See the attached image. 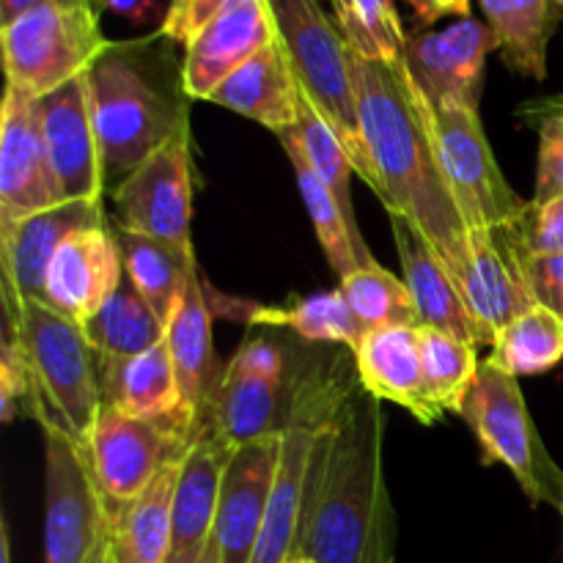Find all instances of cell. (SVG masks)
I'll list each match as a JSON object with an SVG mask.
<instances>
[{"instance_id":"f1b7e54d","label":"cell","mask_w":563,"mask_h":563,"mask_svg":"<svg viewBox=\"0 0 563 563\" xmlns=\"http://www.w3.org/2000/svg\"><path fill=\"white\" fill-rule=\"evenodd\" d=\"M498 53L517 75L544 80L548 47L559 25V0H482Z\"/></svg>"},{"instance_id":"cb8c5ba5","label":"cell","mask_w":563,"mask_h":563,"mask_svg":"<svg viewBox=\"0 0 563 563\" xmlns=\"http://www.w3.org/2000/svg\"><path fill=\"white\" fill-rule=\"evenodd\" d=\"M390 231H394L396 251H399L401 269H405V284L416 300L418 317H421V328L443 330V333L467 341L476 350L484 346L482 330L438 253L399 214H390Z\"/></svg>"},{"instance_id":"484cf974","label":"cell","mask_w":563,"mask_h":563,"mask_svg":"<svg viewBox=\"0 0 563 563\" xmlns=\"http://www.w3.org/2000/svg\"><path fill=\"white\" fill-rule=\"evenodd\" d=\"M165 346H168L185 405L201 418L220 379V372H214L212 308L203 289L201 269L192 275L185 295L165 322Z\"/></svg>"},{"instance_id":"30bf717a","label":"cell","mask_w":563,"mask_h":563,"mask_svg":"<svg viewBox=\"0 0 563 563\" xmlns=\"http://www.w3.org/2000/svg\"><path fill=\"white\" fill-rule=\"evenodd\" d=\"M110 537V509L86 449L44 434V563H97Z\"/></svg>"},{"instance_id":"ffe728a7","label":"cell","mask_w":563,"mask_h":563,"mask_svg":"<svg viewBox=\"0 0 563 563\" xmlns=\"http://www.w3.org/2000/svg\"><path fill=\"white\" fill-rule=\"evenodd\" d=\"M124 280L113 225L82 229L66 236L44 275V302L75 322H86Z\"/></svg>"},{"instance_id":"5bb4252c","label":"cell","mask_w":563,"mask_h":563,"mask_svg":"<svg viewBox=\"0 0 563 563\" xmlns=\"http://www.w3.org/2000/svg\"><path fill=\"white\" fill-rule=\"evenodd\" d=\"M284 432L240 445L220 487L218 511L201 563H251L278 473Z\"/></svg>"},{"instance_id":"8d00e7d4","label":"cell","mask_w":563,"mask_h":563,"mask_svg":"<svg viewBox=\"0 0 563 563\" xmlns=\"http://www.w3.org/2000/svg\"><path fill=\"white\" fill-rule=\"evenodd\" d=\"M295 135L297 146L306 154V159L311 163V168L317 170L319 179L328 185V190L333 192L335 201H339L341 212H344L346 223H350L352 234L357 242H363L361 229H357L355 218V201H352V174H355V165H352L350 154H346L344 143L335 135L333 126L319 115V110L302 97L300 104V121H297L295 130H289Z\"/></svg>"},{"instance_id":"1f68e13d","label":"cell","mask_w":563,"mask_h":563,"mask_svg":"<svg viewBox=\"0 0 563 563\" xmlns=\"http://www.w3.org/2000/svg\"><path fill=\"white\" fill-rule=\"evenodd\" d=\"M247 324H253V328H284L300 335L302 341L341 344L350 352H355L366 335V328L357 322L350 302L344 300L339 289L300 297L291 306H256L247 311Z\"/></svg>"},{"instance_id":"8fae6325","label":"cell","mask_w":563,"mask_h":563,"mask_svg":"<svg viewBox=\"0 0 563 563\" xmlns=\"http://www.w3.org/2000/svg\"><path fill=\"white\" fill-rule=\"evenodd\" d=\"M440 163L467 231L515 223L528 207L506 181L484 132L478 108L462 102L429 104Z\"/></svg>"},{"instance_id":"83f0119b","label":"cell","mask_w":563,"mask_h":563,"mask_svg":"<svg viewBox=\"0 0 563 563\" xmlns=\"http://www.w3.org/2000/svg\"><path fill=\"white\" fill-rule=\"evenodd\" d=\"M113 236L119 242L124 275L130 278V284L159 313V319L168 322L176 302L185 295L187 284L198 273L196 247L176 245V242L168 240H154V236L130 234V231H121L115 225Z\"/></svg>"},{"instance_id":"d6986e66","label":"cell","mask_w":563,"mask_h":563,"mask_svg":"<svg viewBox=\"0 0 563 563\" xmlns=\"http://www.w3.org/2000/svg\"><path fill=\"white\" fill-rule=\"evenodd\" d=\"M498 49L493 27L473 16L456 20L443 31H423L407 42V69L429 104L462 102L478 108L484 71Z\"/></svg>"},{"instance_id":"ac0fdd59","label":"cell","mask_w":563,"mask_h":563,"mask_svg":"<svg viewBox=\"0 0 563 563\" xmlns=\"http://www.w3.org/2000/svg\"><path fill=\"white\" fill-rule=\"evenodd\" d=\"M38 124L64 201H93L108 192L91 110V77L80 75L36 99Z\"/></svg>"},{"instance_id":"ab89813d","label":"cell","mask_w":563,"mask_h":563,"mask_svg":"<svg viewBox=\"0 0 563 563\" xmlns=\"http://www.w3.org/2000/svg\"><path fill=\"white\" fill-rule=\"evenodd\" d=\"M0 416L5 423L16 416L27 418V379L22 368L20 350L11 330L3 328V344H0Z\"/></svg>"},{"instance_id":"9c48e42d","label":"cell","mask_w":563,"mask_h":563,"mask_svg":"<svg viewBox=\"0 0 563 563\" xmlns=\"http://www.w3.org/2000/svg\"><path fill=\"white\" fill-rule=\"evenodd\" d=\"M198 429L201 421L132 418L102 405L86 454L110 509L141 498L170 462L190 451Z\"/></svg>"},{"instance_id":"603a6c76","label":"cell","mask_w":563,"mask_h":563,"mask_svg":"<svg viewBox=\"0 0 563 563\" xmlns=\"http://www.w3.org/2000/svg\"><path fill=\"white\" fill-rule=\"evenodd\" d=\"M209 102L258 121L275 135L295 130L300 121L302 93L278 36L273 44L258 49L251 60H245L240 69L231 71L214 88Z\"/></svg>"},{"instance_id":"4dcf8cb0","label":"cell","mask_w":563,"mask_h":563,"mask_svg":"<svg viewBox=\"0 0 563 563\" xmlns=\"http://www.w3.org/2000/svg\"><path fill=\"white\" fill-rule=\"evenodd\" d=\"M278 141L280 146H284L286 157H289L291 168H295L302 203H306L308 214H311L317 240L319 245H322L333 273L339 275V278H344V275H350L355 267H366V264L377 262V258L372 256V251L366 247V242L355 240L344 212H341L339 201H335L333 192L328 190V185L319 179L317 170L311 168L306 154L297 146L295 135H291V132H284V135H278Z\"/></svg>"},{"instance_id":"f6af8a7d","label":"cell","mask_w":563,"mask_h":563,"mask_svg":"<svg viewBox=\"0 0 563 563\" xmlns=\"http://www.w3.org/2000/svg\"><path fill=\"white\" fill-rule=\"evenodd\" d=\"M454 14L460 20L471 16V0H445V16Z\"/></svg>"},{"instance_id":"7402d4cb","label":"cell","mask_w":563,"mask_h":563,"mask_svg":"<svg viewBox=\"0 0 563 563\" xmlns=\"http://www.w3.org/2000/svg\"><path fill=\"white\" fill-rule=\"evenodd\" d=\"M352 357L363 388L379 401H394L427 427L443 421V416L429 401L427 383H423L421 328L390 324V328L368 330Z\"/></svg>"},{"instance_id":"ee69618b","label":"cell","mask_w":563,"mask_h":563,"mask_svg":"<svg viewBox=\"0 0 563 563\" xmlns=\"http://www.w3.org/2000/svg\"><path fill=\"white\" fill-rule=\"evenodd\" d=\"M42 3H53V0H0V25L16 20L20 14H25V11L36 9Z\"/></svg>"},{"instance_id":"e575fe53","label":"cell","mask_w":563,"mask_h":563,"mask_svg":"<svg viewBox=\"0 0 563 563\" xmlns=\"http://www.w3.org/2000/svg\"><path fill=\"white\" fill-rule=\"evenodd\" d=\"M421 361L423 383H427L429 401L440 416L456 412L460 416L467 394L478 374L476 346L456 335L434 328H421Z\"/></svg>"},{"instance_id":"681fc988","label":"cell","mask_w":563,"mask_h":563,"mask_svg":"<svg viewBox=\"0 0 563 563\" xmlns=\"http://www.w3.org/2000/svg\"><path fill=\"white\" fill-rule=\"evenodd\" d=\"M559 5H561V11H563V0H559Z\"/></svg>"},{"instance_id":"c3c4849f","label":"cell","mask_w":563,"mask_h":563,"mask_svg":"<svg viewBox=\"0 0 563 563\" xmlns=\"http://www.w3.org/2000/svg\"><path fill=\"white\" fill-rule=\"evenodd\" d=\"M108 539H110V537H108ZM102 555H104V550H102ZM102 555H99V561H102ZM99 561H97V563H99Z\"/></svg>"},{"instance_id":"2e32d148","label":"cell","mask_w":563,"mask_h":563,"mask_svg":"<svg viewBox=\"0 0 563 563\" xmlns=\"http://www.w3.org/2000/svg\"><path fill=\"white\" fill-rule=\"evenodd\" d=\"M456 286L482 330L484 346H493L506 324L539 306L515 223L471 231V256Z\"/></svg>"},{"instance_id":"7a4b0ae2","label":"cell","mask_w":563,"mask_h":563,"mask_svg":"<svg viewBox=\"0 0 563 563\" xmlns=\"http://www.w3.org/2000/svg\"><path fill=\"white\" fill-rule=\"evenodd\" d=\"M361 130L379 176V201L438 253L454 284L471 256V231L454 201L427 97L405 64L352 55Z\"/></svg>"},{"instance_id":"836d02e7","label":"cell","mask_w":563,"mask_h":563,"mask_svg":"<svg viewBox=\"0 0 563 563\" xmlns=\"http://www.w3.org/2000/svg\"><path fill=\"white\" fill-rule=\"evenodd\" d=\"M335 25L355 58L405 64L407 42L394 0H330Z\"/></svg>"},{"instance_id":"7dc6e473","label":"cell","mask_w":563,"mask_h":563,"mask_svg":"<svg viewBox=\"0 0 563 563\" xmlns=\"http://www.w3.org/2000/svg\"><path fill=\"white\" fill-rule=\"evenodd\" d=\"M99 563H113V559H110V539H108V548H104L102 561H99Z\"/></svg>"},{"instance_id":"5b68a950","label":"cell","mask_w":563,"mask_h":563,"mask_svg":"<svg viewBox=\"0 0 563 563\" xmlns=\"http://www.w3.org/2000/svg\"><path fill=\"white\" fill-rule=\"evenodd\" d=\"M269 9L300 93L333 126L355 174L379 196V176L361 130L352 53L339 25L324 14L319 0H269Z\"/></svg>"},{"instance_id":"6da1fadb","label":"cell","mask_w":563,"mask_h":563,"mask_svg":"<svg viewBox=\"0 0 563 563\" xmlns=\"http://www.w3.org/2000/svg\"><path fill=\"white\" fill-rule=\"evenodd\" d=\"M396 515L383 473V410L357 368L339 363L306 473L295 555L394 563Z\"/></svg>"},{"instance_id":"d590c367","label":"cell","mask_w":563,"mask_h":563,"mask_svg":"<svg viewBox=\"0 0 563 563\" xmlns=\"http://www.w3.org/2000/svg\"><path fill=\"white\" fill-rule=\"evenodd\" d=\"M339 291L350 302L357 322L368 330L390 328V324H412L421 328L416 300L407 289L405 278H396L383 264L355 267L350 275L339 278Z\"/></svg>"},{"instance_id":"d4e9b609","label":"cell","mask_w":563,"mask_h":563,"mask_svg":"<svg viewBox=\"0 0 563 563\" xmlns=\"http://www.w3.org/2000/svg\"><path fill=\"white\" fill-rule=\"evenodd\" d=\"M99 383H102V405L132 418H185L201 421L185 405L168 346L159 341L152 350L124 361H99Z\"/></svg>"},{"instance_id":"44dd1931","label":"cell","mask_w":563,"mask_h":563,"mask_svg":"<svg viewBox=\"0 0 563 563\" xmlns=\"http://www.w3.org/2000/svg\"><path fill=\"white\" fill-rule=\"evenodd\" d=\"M231 454H234V445L201 421V429L181 460L179 476H176L174 506H170L174 539H170L168 561L201 563Z\"/></svg>"},{"instance_id":"f546056e","label":"cell","mask_w":563,"mask_h":563,"mask_svg":"<svg viewBox=\"0 0 563 563\" xmlns=\"http://www.w3.org/2000/svg\"><path fill=\"white\" fill-rule=\"evenodd\" d=\"M97 361H124L165 341V322L124 275L119 289L82 322Z\"/></svg>"},{"instance_id":"d6a6232c","label":"cell","mask_w":563,"mask_h":563,"mask_svg":"<svg viewBox=\"0 0 563 563\" xmlns=\"http://www.w3.org/2000/svg\"><path fill=\"white\" fill-rule=\"evenodd\" d=\"M489 361L511 377H537L563 361V319L544 306H533L506 324L489 346Z\"/></svg>"},{"instance_id":"7bdbcfd3","label":"cell","mask_w":563,"mask_h":563,"mask_svg":"<svg viewBox=\"0 0 563 563\" xmlns=\"http://www.w3.org/2000/svg\"><path fill=\"white\" fill-rule=\"evenodd\" d=\"M416 11V20L421 25H432L440 16H445V0H407Z\"/></svg>"},{"instance_id":"277c9868","label":"cell","mask_w":563,"mask_h":563,"mask_svg":"<svg viewBox=\"0 0 563 563\" xmlns=\"http://www.w3.org/2000/svg\"><path fill=\"white\" fill-rule=\"evenodd\" d=\"M16 339L27 379V418L44 434H64L88 449L102 412L99 361L88 344L82 324L64 317L47 302L25 300L14 324H5Z\"/></svg>"},{"instance_id":"7c38bea8","label":"cell","mask_w":563,"mask_h":563,"mask_svg":"<svg viewBox=\"0 0 563 563\" xmlns=\"http://www.w3.org/2000/svg\"><path fill=\"white\" fill-rule=\"evenodd\" d=\"M286 372L284 350L267 335H251L220 372L201 421L234 449L284 432L280 394L289 385Z\"/></svg>"},{"instance_id":"3957f363","label":"cell","mask_w":563,"mask_h":563,"mask_svg":"<svg viewBox=\"0 0 563 563\" xmlns=\"http://www.w3.org/2000/svg\"><path fill=\"white\" fill-rule=\"evenodd\" d=\"M174 42L154 33L113 47L91 66V110L110 192L146 163L176 132L190 126V97L181 64L170 60Z\"/></svg>"},{"instance_id":"74e56055","label":"cell","mask_w":563,"mask_h":563,"mask_svg":"<svg viewBox=\"0 0 563 563\" xmlns=\"http://www.w3.org/2000/svg\"><path fill=\"white\" fill-rule=\"evenodd\" d=\"M515 231L528 256H563V196L531 198L515 220Z\"/></svg>"},{"instance_id":"52a82bcc","label":"cell","mask_w":563,"mask_h":563,"mask_svg":"<svg viewBox=\"0 0 563 563\" xmlns=\"http://www.w3.org/2000/svg\"><path fill=\"white\" fill-rule=\"evenodd\" d=\"M460 416L482 445L484 465H504L533 506L550 504L563 515V471L533 423L517 377L484 357Z\"/></svg>"},{"instance_id":"9a60e30c","label":"cell","mask_w":563,"mask_h":563,"mask_svg":"<svg viewBox=\"0 0 563 563\" xmlns=\"http://www.w3.org/2000/svg\"><path fill=\"white\" fill-rule=\"evenodd\" d=\"M58 203H64V192L49 163L36 99L5 86L0 108V231H11Z\"/></svg>"},{"instance_id":"e0dca14e","label":"cell","mask_w":563,"mask_h":563,"mask_svg":"<svg viewBox=\"0 0 563 563\" xmlns=\"http://www.w3.org/2000/svg\"><path fill=\"white\" fill-rule=\"evenodd\" d=\"M102 198L64 201L31 214L11 231H0V267H3L5 324H14L25 300L44 302V275L55 251L69 234L108 225Z\"/></svg>"},{"instance_id":"f35d334b","label":"cell","mask_w":563,"mask_h":563,"mask_svg":"<svg viewBox=\"0 0 563 563\" xmlns=\"http://www.w3.org/2000/svg\"><path fill=\"white\" fill-rule=\"evenodd\" d=\"M563 196V99L542 110L539 121V165L533 201Z\"/></svg>"},{"instance_id":"b9f144b4","label":"cell","mask_w":563,"mask_h":563,"mask_svg":"<svg viewBox=\"0 0 563 563\" xmlns=\"http://www.w3.org/2000/svg\"><path fill=\"white\" fill-rule=\"evenodd\" d=\"M97 3L99 9H110L115 11V14L126 16L132 25H143V22H148V16L143 14L141 9V0H97Z\"/></svg>"},{"instance_id":"f907efd6","label":"cell","mask_w":563,"mask_h":563,"mask_svg":"<svg viewBox=\"0 0 563 563\" xmlns=\"http://www.w3.org/2000/svg\"><path fill=\"white\" fill-rule=\"evenodd\" d=\"M168 563H174V561H168Z\"/></svg>"},{"instance_id":"4316f807","label":"cell","mask_w":563,"mask_h":563,"mask_svg":"<svg viewBox=\"0 0 563 563\" xmlns=\"http://www.w3.org/2000/svg\"><path fill=\"white\" fill-rule=\"evenodd\" d=\"M181 460L170 462L141 498L113 506V509L108 506L113 563H168L170 539H174L170 506H174V487Z\"/></svg>"},{"instance_id":"8992f818","label":"cell","mask_w":563,"mask_h":563,"mask_svg":"<svg viewBox=\"0 0 563 563\" xmlns=\"http://www.w3.org/2000/svg\"><path fill=\"white\" fill-rule=\"evenodd\" d=\"M5 86L44 97L66 86L113 47L99 25L97 0H53L0 25Z\"/></svg>"},{"instance_id":"ba28073f","label":"cell","mask_w":563,"mask_h":563,"mask_svg":"<svg viewBox=\"0 0 563 563\" xmlns=\"http://www.w3.org/2000/svg\"><path fill=\"white\" fill-rule=\"evenodd\" d=\"M159 33L185 49L187 97L207 102L231 71L278 36L269 0H170Z\"/></svg>"},{"instance_id":"4fadbf2b","label":"cell","mask_w":563,"mask_h":563,"mask_svg":"<svg viewBox=\"0 0 563 563\" xmlns=\"http://www.w3.org/2000/svg\"><path fill=\"white\" fill-rule=\"evenodd\" d=\"M113 225L176 245H192V132L185 126L113 192Z\"/></svg>"},{"instance_id":"60d3db41","label":"cell","mask_w":563,"mask_h":563,"mask_svg":"<svg viewBox=\"0 0 563 563\" xmlns=\"http://www.w3.org/2000/svg\"><path fill=\"white\" fill-rule=\"evenodd\" d=\"M528 278L539 306L563 319V256H528Z\"/></svg>"},{"instance_id":"bcb514c9","label":"cell","mask_w":563,"mask_h":563,"mask_svg":"<svg viewBox=\"0 0 563 563\" xmlns=\"http://www.w3.org/2000/svg\"><path fill=\"white\" fill-rule=\"evenodd\" d=\"M289 563H319V561L308 559V555H291V561H289Z\"/></svg>"}]
</instances>
